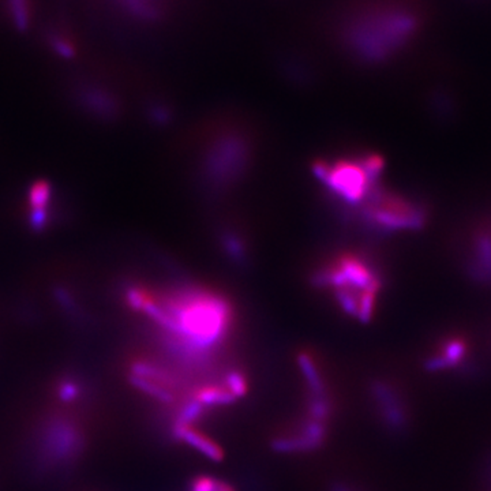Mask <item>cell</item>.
Instances as JSON below:
<instances>
[{"label": "cell", "mask_w": 491, "mask_h": 491, "mask_svg": "<svg viewBox=\"0 0 491 491\" xmlns=\"http://www.w3.org/2000/svg\"><path fill=\"white\" fill-rule=\"evenodd\" d=\"M143 296L140 311L163 329L165 348L190 365L205 362L229 333V302L206 286L179 284L160 296L143 289Z\"/></svg>", "instance_id": "1"}, {"label": "cell", "mask_w": 491, "mask_h": 491, "mask_svg": "<svg viewBox=\"0 0 491 491\" xmlns=\"http://www.w3.org/2000/svg\"><path fill=\"white\" fill-rule=\"evenodd\" d=\"M419 22L418 14L407 6H375L348 25L346 42L360 61H385L408 42Z\"/></svg>", "instance_id": "2"}, {"label": "cell", "mask_w": 491, "mask_h": 491, "mask_svg": "<svg viewBox=\"0 0 491 491\" xmlns=\"http://www.w3.org/2000/svg\"><path fill=\"white\" fill-rule=\"evenodd\" d=\"M315 284L330 291L348 317L368 322L372 317L382 280L366 257L344 251L332 257L315 273Z\"/></svg>", "instance_id": "3"}, {"label": "cell", "mask_w": 491, "mask_h": 491, "mask_svg": "<svg viewBox=\"0 0 491 491\" xmlns=\"http://www.w3.org/2000/svg\"><path fill=\"white\" fill-rule=\"evenodd\" d=\"M382 159L377 154L339 156L315 164V176L343 207L356 210L380 188Z\"/></svg>", "instance_id": "4"}, {"label": "cell", "mask_w": 491, "mask_h": 491, "mask_svg": "<svg viewBox=\"0 0 491 491\" xmlns=\"http://www.w3.org/2000/svg\"><path fill=\"white\" fill-rule=\"evenodd\" d=\"M250 162V143L238 131L220 134L209 145L202 163V175L213 188L236 182Z\"/></svg>", "instance_id": "5"}, {"label": "cell", "mask_w": 491, "mask_h": 491, "mask_svg": "<svg viewBox=\"0 0 491 491\" xmlns=\"http://www.w3.org/2000/svg\"><path fill=\"white\" fill-rule=\"evenodd\" d=\"M371 229L378 231H403L415 229L423 224V210L403 197L393 195L378 188L365 204L355 210Z\"/></svg>", "instance_id": "6"}, {"label": "cell", "mask_w": 491, "mask_h": 491, "mask_svg": "<svg viewBox=\"0 0 491 491\" xmlns=\"http://www.w3.org/2000/svg\"><path fill=\"white\" fill-rule=\"evenodd\" d=\"M39 461L44 468L67 467L85 449V438L77 425L61 415L45 419L39 434Z\"/></svg>", "instance_id": "7"}, {"label": "cell", "mask_w": 491, "mask_h": 491, "mask_svg": "<svg viewBox=\"0 0 491 491\" xmlns=\"http://www.w3.org/2000/svg\"><path fill=\"white\" fill-rule=\"evenodd\" d=\"M371 392L377 406L380 407L384 422L392 429H401L404 425L403 406L392 388L385 382H374Z\"/></svg>", "instance_id": "8"}, {"label": "cell", "mask_w": 491, "mask_h": 491, "mask_svg": "<svg viewBox=\"0 0 491 491\" xmlns=\"http://www.w3.org/2000/svg\"><path fill=\"white\" fill-rule=\"evenodd\" d=\"M174 435L176 440L187 444L188 447L198 450L205 457L212 461H220L224 457L223 449L210 438H207L202 432L193 429L191 426H175Z\"/></svg>", "instance_id": "9"}, {"label": "cell", "mask_w": 491, "mask_h": 491, "mask_svg": "<svg viewBox=\"0 0 491 491\" xmlns=\"http://www.w3.org/2000/svg\"><path fill=\"white\" fill-rule=\"evenodd\" d=\"M298 366L301 368V372L303 378L306 380L307 387L311 396H327V385L324 382V378L318 368L314 362V359L303 352L298 356Z\"/></svg>", "instance_id": "10"}, {"label": "cell", "mask_w": 491, "mask_h": 491, "mask_svg": "<svg viewBox=\"0 0 491 491\" xmlns=\"http://www.w3.org/2000/svg\"><path fill=\"white\" fill-rule=\"evenodd\" d=\"M131 375H137L145 380L153 381L156 384H160L163 387H172L175 382V378L171 372L165 371L164 368H159L152 363L146 362H135L131 366Z\"/></svg>", "instance_id": "11"}, {"label": "cell", "mask_w": 491, "mask_h": 491, "mask_svg": "<svg viewBox=\"0 0 491 491\" xmlns=\"http://www.w3.org/2000/svg\"><path fill=\"white\" fill-rule=\"evenodd\" d=\"M204 407H219L229 406L235 403V397L226 388L220 387H205L200 389L194 396Z\"/></svg>", "instance_id": "12"}, {"label": "cell", "mask_w": 491, "mask_h": 491, "mask_svg": "<svg viewBox=\"0 0 491 491\" xmlns=\"http://www.w3.org/2000/svg\"><path fill=\"white\" fill-rule=\"evenodd\" d=\"M130 384L134 388L141 390L145 394L156 399L157 401H160L163 404H171L175 400V396H174V393L169 389L165 388L160 384H156L153 381L145 380V378L137 377V375H131L130 377Z\"/></svg>", "instance_id": "13"}, {"label": "cell", "mask_w": 491, "mask_h": 491, "mask_svg": "<svg viewBox=\"0 0 491 491\" xmlns=\"http://www.w3.org/2000/svg\"><path fill=\"white\" fill-rule=\"evenodd\" d=\"M464 352H466V346L463 344V341H460V340L449 341L444 348V353L441 358H435V359L430 360L429 368H440L451 366L463 358Z\"/></svg>", "instance_id": "14"}, {"label": "cell", "mask_w": 491, "mask_h": 491, "mask_svg": "<svg viewBox=\"0 0 491 491\" xmlns=\"http://www.w3.org/2000/svg\"><path fill=\"white\" fill-rule=\"evenodd\" d=\"M204 413V406L195 399H190L183 404L176 418V426H191Z\"/></svg>", "instance_id": "15"}, {"label": "cell", "mask_w": 491, "mask_h": 491, "mask_svg": "<svg viewBox=\"0 0 491 491\" xmlns=\"http://www.w3.org/2000/svg\"><path fill=\"white\" fill-rule=\"evenodd\" d=\"M308 413L310 418L318 422H325L330 415V403L327 396H311L308 397Z\"/></svg>", "instance_id": "16"}, {"label": "cell", "mask_w": 491, "mask_h": 491, "mask_svg": "<svg viewBox=\"0 0 491 491\" xmlns=\"http://www.w3.org/2000/svg\"><path fill=\"white\" fill-rule=\"evenodd\" d=\"M10 6V13L13 22L16 26L23 30L28 28L29 20H30V8H29V1L28 0H8Z\"/></svg>", "instance_id": "17"}, {"label": "cell", "mask_w": 491, "mask_h": 491, "mask_svg": "<svg viewBox=\"0 0 491 491\" xmlns=\"http://www.w3.org/2000/svg\"><path fill=\"white\" fill-rule=\"evenodd\" d=\"M225 387L232 393L235 399L245 397L248 390V385L246 381L245 375L241 371L232 370L228 371L225 375Z\"/></svg>", "instance_id": "18"}, {"label": "cell", "mask_w": 491, "mask_h": 491, "mask_svg": "<svg viewBox=\"0 0 491 491\" xmlns=\"http://www.w3.org/2000/svg\"><path fill=\"white\" fill-rule=\"evenodd\" d=\"M49 197H51V186L49 184L44 181L33 184L30 188V193H29V200H30L32 209H45V206L49 201Z\"/></svg>", "instance_id": "19"}, {"label": "cell", "mask_w": 491, "mask_h": 491, "mask_svg": "<svg viewBox=\"0 0 491 491\" xmlns=\"http://www.w3.org/2000/svg\"><path fill=\"white\" fill-rule=\"evenodd\" d=\"M81 385L75 380H64L58 387V397L63 403H73L81 396Z\"/></svg>", "instance_id": "20"}, {"label": "cell", "mask_w": 491, "mask_h": 491, "mask_svg": "<svg viewBox=\"0 0 491 491\" xmlns=\"http://www.w3.org/2000/svg\"><path fill=\"white\" fill-rule=\"evenodd\" d=\"M216 490V479L210 476H198L191 483V491H214Z\"/></svg>", "instance_id": "21"}, {"label": "cell", "mask_w": 491, "mask_h": 491, "mask_svg": "<svg viewBox=\"0 0 491 491\" xmlns=\"http://www.w3.org/2000/svg\"><path fill=\"white\" fill-rule=\"evenodd\" d=\"M51 42H52L55 51H56L59 55H61V56H67V58H68V56H73L74 49H73V47H71L67 41L64 40V39H61V37H54Z\"/></svg>", "instance_id": "22"}, {"label": "cell", "mask_w": 491, "mask_h": 491, "mask_svg": "<svg viewBox=\"0 0 491 491\" xmlns=\"http://www.w3.org/2000/svg\"><path fill=\"white\" fill-rule=\"evenodd\" d=\"M214 491H235V489L229 483L216 479V490Z\"/></svg>", "instance_id": "23"}, {"label": "cell", "mask_w": 491, "mask_h": 491, "mask_svg": "<svg viewBox=\"0 0 491 491\" xmlns=\"http://www.w3.org/2000/svg\"><path fill=\"white\" fill-rule=\"evenodd\" d=\"M330 491H353L352 489H349V486H347V485H344V483H334L333 486H332V489H330Z\"/></svg>", "instance_id": "24"}]
</instances>
